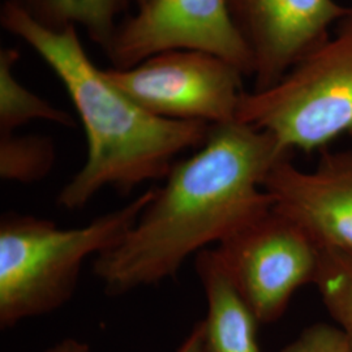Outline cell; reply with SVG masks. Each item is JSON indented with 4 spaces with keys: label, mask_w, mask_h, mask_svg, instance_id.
I'll use <instances>...</instances> for the list:
<instances>
[{
    "label": "cell",
    "mask_w": 352,
    "mask_h": 352,
    "mask_svg": "<svg viewBox=\"0 0 352 352\" xmlns=\"http://www.w3.org/2000/svg\"><path fill=\"white\" fill-rule=\"evenodd\" d=\"M316 287L330 317L344 333L352 352V251L322 250Z\"/></svg>",
    "instance_id": "4fadbf2b"
},
{
    "label": "cell",
    "mask_w": 352,
    "mask_h": 352,
    "mask_svg": "<svg viewBox=\"0 0 352 352\" xmlns=\"http://www.w3.org/2000/svg\"><path fill=\"white\" fill-rule=\"evenodd\" d=\"M260 324L286 312L294 294L315 282L320 251L300 227L272 208L213 250Z\"/></svg>",
    "instance_id": "8992f818"
},
{
    "label": "cell",
    "mask_w": 352,
    "mask_h": 352,
    "mask_svg": "<svg viewBox=\"0 0 352 352\" xmlns=\"http://www.w3.org/2000/svg\"><path fill=\"white\" fill-rule=\"evenodd\" d=\"M146 1H148V0H135V4H136L138 8H140V7H142Z\"/></svg>",
    "instance_id": "ac0fdd59"
},
{
    "label": "cell",
    "mask_w": 352,
    "mask_h": 352,
    "mask_svg": "<svg viewBox=\"0 0 352 352\" xmlns=\"http://www.w3.org/2000/svg\"><path fill=\"white\" fill-rule=\"evenodd\" d=\"M45 352H90V346L84 340L64 338L60 342L52 344Z\"/></svg>",
    "instance_id": "e0dca14e"
},
{
    "label": "cell",
    "mask_w": 352,
    "mask_h": 352,
    "mask_svg": "<svg viewBox=\"0 0 352 352\" xmlns=\"http://www.w3.org/2000/svg\"><path fill=\"white\" fill-rule=\"evenodd\" d=\"M280 352H350L344 333L340 327L316 324L307 327L302 334Z\"/></svg>",
    "instance_id": "9a60e30c"
},
{
    "label": "cell",
    "mask_w": 352,
    "mask_h": 352,
    "mask_svg": "<svg viewBox=\"0 0 352 352\" xmlns=\"http://www.w3.org/2000/svg\"><path fill=\"white\" fill-rule=\"evenodd\" d=\"M154 189L87 226L60 228L50 219L7 213L0 221V327L49 315L75 294L89 256L107 251L135 225Z\"/></svg>",
    "instance_id": "3957f363"
},
{
    "label": "cell",
    "mask_w": 352,
    "mask_h": 352,
    "mask_svg": "<svg viewBox=\"0 0 352 352\" xmlns=\"http://www.w3.org/2000/svg\"><path fill=\"white\" fill-rule=\"evenodd\" d=\"M226 7L251 56L254 91L277 84L352 12L337 0H226Z\"/></svg>",
    "instance_id": "ba28073f"
},
{
    "label": "cell",
    "mask_w": 352,
    "mask_h": 352,
    "mask_svg": "<svg viewBox=\"0 0 352 352\" xmlns=\"http://www.w3.org/2000/svg\"><path fill=\"white\" fill-rule=\"evenodd\" d=\"M314 171H302L292 155L267 174L264 189L273 208L295 222L322 250L352 251V151L324 149Z\"/></svg>",
    "instance_id": "9c48e42d"
},
{
    "label": "cell",
    "mask_w": 352,
    "mask_h": 352,
    "mask_svg": "<svg viewBox=\"0 0 352 352\" xmlns=\"http://www.w3.org/2000/svg\"><path fill=\"white\" fill-rule=\"evenodd\" d=\"M195 266L208 304L201 321L205 352H261L260 322L240 298L213 250L196 254Z\"/></svg>",
    "instance_id": "30bf717a"
},
{
    "label": "cell",
    "mask_w": 352,
    "mask_h": 352,
    "mask_svg": "<svg viewBox=\"0 0 352 352\" xmlns=\"http://www.w3.org/2000/svg\"><path fill=\"white\" fill-rule=\"evenodd\" d=\"M0 23L36 51L62 81L85 129L87 161L56 197L64 209L85 208L107 187L128 193L164 179L176 157L199 149L208 139L212 126L155 116L115 88L90 60L77 28L50 30L6 3Z\"/></svg>",
    "instance_id": "7a4b0ae2"
},
{
    "label": "cell",
    "mask_w": 352,
    "mask_h": 352,
    "mask_svg": "<svg viewBox=\"0 0 352 352\" xmlns=\"http://www.w3.org/2000/svg\"><path fill=\"white\" fill-rule=\"evenodd\" d=\"M50 30L82 28L102 50L107 49L120 24V14L135 0H4Z\"/></svg>",
    "instance_id": "8fae6325"
},
{
    "label": "cell",
    "mask_w": 352,
    "mask_h": 352,
    "mask_svg": "<svg viewBox=\"0 0 352 352\" xmlns=\"http://www.w3.org/2000/svg\"><path fill=\"white\" fill-rule=\"evenodd\" d=\"M20 51L0 50V135H11L33 120H47L64 126H75L74 118L25 88L14 75Z\"/></svg>",
    "instance_id": "7c38bea8"
},
{
    "label": "cell",
    "mask_w": 352,
    "mask_h": 352,
    "mask_svg": "<svg viewBox=\"0 0 352 352\" xmlns=\"http://www.w3.org/2000/svg\"><path fill=\"white\" fill-rule=\"evenodd\" d=\"M292 153L238 120L212 126L201 146L154 189L123 239L96 257L104 292L119 296L175 277L190 256L269 212L265 177Z\"/></svg>",
    "instance_id": "6da1fadb"
},
{
    "label": "cell",
    "mask_w": 352,
    "mask_h": 352,
    "mask_svg": "<svg viewBox=\"0 0 352 352\" xmlns=\"http://www.w3.org/2000/svg\"><path fill=\"white\" fill-rule=\"evenodd\" d=\"M173 49L212 52L252 77L251 56L231 24L226 0H148L120 21L104 54L113 68L124 69Z\"/></svg>",
    "instance_id": "52a82bcc"
},
{
    "label": "cell",
    "mask_w": 352,
    "mask_h": 352,
    "mask_svg": "<svg viewBox=\"0 0 352 352\" xmlns=\"http://www.w3.org/2000/svg\"><path fill=\"white\" fill-rule=\"evenodd\" d=\"M176 352H205L201 321L193 325L188 336L183 340Z\"/></svg>",
    "instance_id": "2e32d148"
},
{
    "label": "cell",
    "mask_w": 352,
    "mask_h": 352,
    "mask_svg": "<svg viewBox=\"0 0 352 352\" xmlns=\"http://www.w3.org/2000/svg\"><path fill=\"white\" fill-rule=\"evenodd\" d=\"M236 120L289 151H324L343 133L352 138V12L277 84L245 91Z\"/></svg>",
    "instance_id": "277c9868"
},
{
    "label": "cell",
    "mask_w": 352,
    "mask_h": 352,
    "mask_svg": "<svg viewBox=\"0 0 352 352\" xmlns=\"http://www.w3.org/2000/svg\"><path fill=\"white\" fill-rule=\"evenodd\" d=\"M55 162L52 140L39 135H0V176L7 182L34 183L47 175Z\"/></svg>",
    "instance_id": "5bb4252c"
},
{
    "label": "cell",
    "mask_w": 352,
    "mask_h": 352,
    "mask_svg": "<svg viewBox=\"0 0 352 352\" xmlns=\"http://www.w3.org/2000/svg\"><path fill=\"white\" fill-rule=\"evenodd\" d=\"M102 72L148 113L177 122H234L245 93V75L236 65L196 49L161 51L133 67Z\"/></svg>",
    "instance_id": "5b68a950"
}]
</instances>
